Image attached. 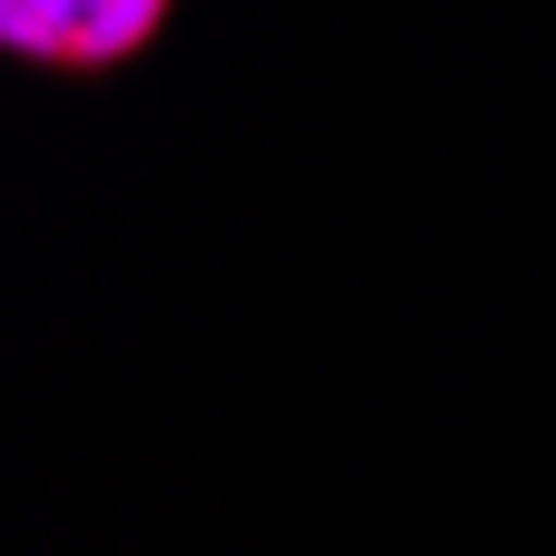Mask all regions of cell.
Wrapping results in <instances>:
<instances>
[{"label":"cell","mask_w":556,"mask_h":556,"mask_svg":"<svg viewBox=\"0 0 556 556\" xmlns=\"http://www.w3.org/2000/svg\"><path fill=\"white\" fill-rule=\"evenodd\" d=\"M169 0H0V50L50 60V70H110L150 50Z\"/></svg>","instance_id":"6da1fadb"}]
</instances>
